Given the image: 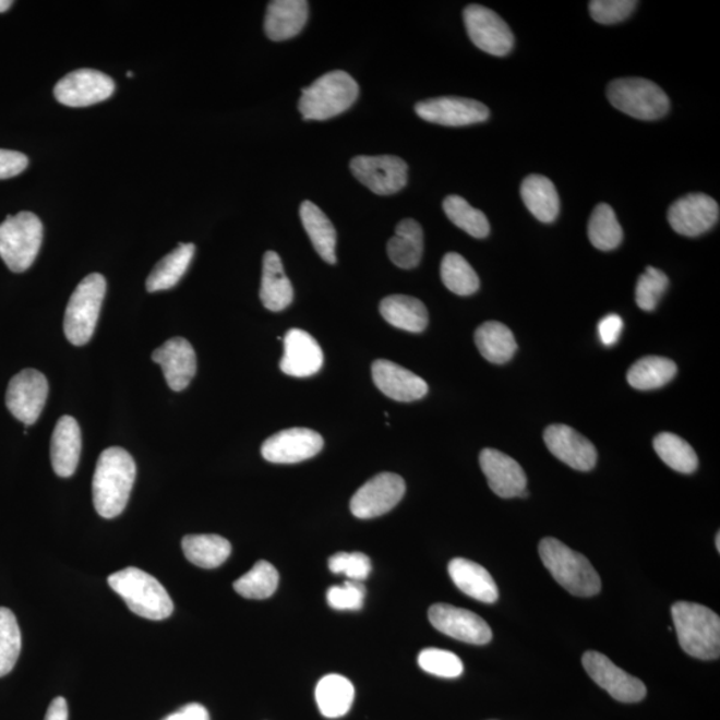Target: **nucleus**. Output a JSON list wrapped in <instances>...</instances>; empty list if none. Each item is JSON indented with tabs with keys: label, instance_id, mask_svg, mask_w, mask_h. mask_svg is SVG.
<instances>
[{
	"label": "nucleus",
	"instance_id": "f257e3e1",
	"mask_svg": "<svg viewBox=\"0 0 720 720\" xmlns=\"http://www.w3.org/2000/svg\"><path fill=\"white\" fill-rule=\"evenodd\" d=\"M135 477V461L125 449L110 447L100 454L93 479V500L101 518H117L124 512Z\"/></svg>",
	"mask_w": 720,
	"mask_h": 720
},
{
	"label": "nucleus",
	"instance_id": "f03ea898",
	"mask_svg": "<svg viewBox=\"0 0 720 720\" xmlns=\"http://www.w3.org/2000/svg\"><path fill=\"white\" fill-rule=\"evenodd\" d=\"M539 556L557 584L575 597L590 598L602 588L597 569L585 555L579 554L561 540L544 538L539 543Z\"/></svg>",
	"mask_w": 720,
	"mask_h": 720
},
{
	"label": "nucleus",
	"instance_id": "7ed1b4c3",
	"mask_svg": "<svg viewBox=\"0 0 720 720\" xmlns=\"http://www.w3.org/2000/svg\"><path fill=\"white\" fill-rule=\"evenodd\" d=\"M671 615L684 652L700 660L719 658L720 620L716 612L698 603L677 602Z\"/></svg>",
	"mask_w": 720,
	"mask_h": 720
},
{
	"label": "nucleus",
	"instance_id": "20e7f679",
	"mask_svg": "<svg viewBox=\"0 0 720 720\" xmlns=\"http://www.w3.org/2000/svg\"><path fill=\"white\" fill-rule=\"evenodd\" d=\"M108 585L137 616L149 621H164L172 614L173 603L153 575L136 567L120 569L108 576Z\"/></svg>",
	"mask_w": 720,
	"mask_h": 720
},
{
	"label": "nucleus",
	"instance_id": "39448f33",
	"mask_svg": "<svg viewBox=\"0 0 720 720\" xmlns=\"http://www.w3.org/2000/svg\"><path fill=\"white\" fill-rule=\"evenodd\" d=\"M358 96L357 81L347 72L336 70L303 88L298 108L304 120H327L347 111Z\"/></svg>",
	"mask_w": 720,
	"mask_h": 720
},
{
	"label": "nucleus",
	"instance_id": "423d86ee",
	"mask_svg": "<svg viewBox=\"0 0 720 720\" xmlns=\"http://www.w3.org/2000/svg\"><path fill=\"white\" fill-rule=\"evenodd\" d=\"M106 290L105 276L94 273L72 292L64 314V334L70 344L84 346L93 338Z\"/></svg>",
	"mask_w": 720,
	"mask_h": 720
},
{
	"label": "nucleus",
	"instance_id": "0eeeda50",
	"mask_svg": "<svg viewBox=\"0 0 720 720\" xmlns=\"http://www.w3.org/2000/svg\"><path fill=\"white\" fill-rule=\"evenodd\" d=\"M44 240V225L33 213L22 212L0 225V257L12 273L33 266Z\"/></svg>",
	"mask_w": 720,
	"mask_h": 720
},
{
	"label": "nucleus",
	"instance_id": "6e6552de",
	"mask_svg": "<svg viewBox=\"0 0 720 720\" xmlns=\"http://www.w3.org/2000/svg\"><path fill=\"white\" fill-rule=\"evenodd\" d=\"M610 104L627 116L657 120L670 110V99L658 84L644 77H623L608 88Z\"/></svg>",
	"mask_w": 720,
	"mask_h": 720
},
{
	"label": "nucleus",
	"instance_id": "1a4fd4ad",
	"mask_svg": "<svg viewBox=\"0 0 720 720\" xmlns=\"http://www.w3.org/2000/svg\"><path fill=\"white\" fill-rule=\"evenodd\" d=\"M353 177L376 195H393L407 184L408 166L394 155H359L350 164Z\"/></svg>",
	"mask_w": 720,
	"mask_h": 720
},
{
	"label": "nucleus",
	"instance_id": "9d476101",
	"mask_svg": "<svg viewBox=\"0 0 720 720\" xmlns=\"http://www.w3.org/2000/svg\"><path fill=\"white\" fill-rule=\"evenodd\" d=\"M464 20L468 36L480 50L494 57L507 56L513 50V32L496 12L471 4L465 9Z\"/></svg>",
	"mask_w": 720,
	"mask_h": 720
},
{
	"label": "nucleus",
	"instance_id": "9b49d317",
	"mask_svg": "<svg viewBox=\"0 0 720 720\" xmlns=\"http://www.w3.org/2000/svg\"><path fill=\"white\" fill-rule=\"evenodd\" d=\"M404 478L393 472H383L365 482L350 502L353 516L359 519H372L392 512L405 496Z\"/></svg>",
	"mask_w": 720,
	"mask_h": 720
},
{
	"label": "nucleus",
	"instance_id": "f8f14e48",
	"mask_svg": "<svg viewBox=\"0 0 720 720\" xmlns=\"http://www.w3.org/2000/svg\"><path fill=\"white\" fill-rule=\"evenodd\" d=\"M581 663L591 680L622 704H636L646 698L645 683L617 668L598 651H587Z\"/></svg>",
	"mask_w": 720,
	"mask_h": 720
},
{
	"label": "nucleus",
	"instance_id": "ddd939ff",
	"mask_svg": "<svg viewBox=\"0 0 720 720\" xmlns=\"http://www.w3.org/2000/svg\"><path fill=\"white\" fill-rule=\"evenodd\" d=\"M116 83L98 70L81 69L62 77L53 88L59 104L69 107H87L111 98Z\"/></svg>",
	"mask_w": 720,
	"mask_h": 720
},
{
	"label": "nucleus",
	"instance_id": "4468645a",
	"mask_svg": "<svg viewBox=\"0 0 720 720\" xmlns=\"http://www.w3.org/2000/svg\"><path fill=\"white\" fill-rule=\"evenodd\" d=\"M48 382L38 370L26 369L10 381L5 406L12 416L26 425L39 419L46 406Z\"/></svg>",
	"mask_w": 720,
	"mask_h": 720
},
{
	"label": "nucleus",
	"instance_id": "2eb2a0df",
	"mask_svg": "<svg viewBox=\"0 0 720 720\" xmlns=\"http://www.w3.org/2000/svg\"><path fill=\"white\" fill-rule=\"evenodd\" d=\"M429 620L437 632L466 644L488 645L492 639L491 628L483 617L452 604L431 605Z\"/></svg>",
	"mask_w": 720,
	"mask_h": 720
},
{
	"label": "nucleus",
	"instance_id": "dca6fc26",
	"mask_svg": "<svg viewBox=\"0 0 720 720\" xmlns=\"http://www.w3.org/2000/svg\"><path fill=\"white\" fill-rule=\"evenodd\" d=\"M416 112L425 122L447 125V128L482 123L490 117L489 108L483 104L459 96H443V98L419 101Z\"/></svg>",
	"mask_w": 720,
	"mask_h": 720
},
{
	"label": "nucleus",
	"instance_id": "f3484780",
	"mask_svg": "<svg viewBox=\"0 0 720 720\" xmlns=\"http://www.w3.org/2000/svg\"><path fill=\"white\" fill-rule=\"evenodd\" d=\"M323 444V437L314 430L288 429L276 432L262 444V456L272 464H299L320 454Z\"/></svg>",
	"mask_w": 720,
	"mask_h": 720
},
{
	"label": "nucleus",
	"instance_id": "a211bd4d",
	"mask_svg": "<svg viewBox=\"0 0 720 720\" xmlns=\"http://www.w3.org/2000/svg\"><path fill=\"white\" fill-rule=\"evenodd\" d=\"M719 214V204L713 197L689 194L672 204L669 224L683 237H699L718 224Z\"/></svg>",
	"mask_w": 720,
	"mask_h": 720
},
{
	"label": "nucleus",
	"instance_id": "6ab92c4d",
	"mask_svg": "<svg viewBox=\"0 0 720 720\" xmlns=\"http://www.w3.org/2000/svg\"><path fill=\"white\" fill-rule=\"evenodd\" d=\"M545 446L555 458L578 471H590L597 465L596 446L566 424H551L543 434Z\"/></svg>",
	"mask_w": 720,
	"mask_h": 720
},
{
	"label": "nucleus",
	"instance_id": "aec40b11",
	"mask_svg": "<svg viewBox=\"0 0 720 720\" xmlns=\"http://www.w3.org/2000/svg\"><path fill=\"white\" fill-rule=\"evenodd\" d=\"M480 468L488 479L490 489L497 496H521L526 491L527 478L518 461L494 448H484L479 455Z\"/></svg>",
	"mask_w": 720,
	"mask_h": 720
},
{
	"label": "nucleus",
	"instance_id": "412c9836",
	"mask_svg": "<svg viewBox=\"0 0 720 720\" xmlns=\"http://www.w3.org/2000/svg\"><path fill=\"white\" fill-rule=\"evenodd\" d=\"M153 360L164 371L168 387L173 392H183L196 374V356L189 340L171 338L156 348Z\"/></svg>",
	"mask_w": 720,
	"mask_h": 720
},
{
	"label": "nucleus",
	"instance_id": "4be33fe9",
	"mask_svg": "<svg viewBox=\"0 0 720 720\" xmlns=\"http://www.w3.org/2000/svg\"><path fill=\"white\" fill-rule=\"evenodd\" d=\"M371 371L375 386L396 401L419 400L429 393L428 383L422 377L389 360H375Z\"/></svg>",
	"mask_w": 720,
	"mask_h": 720
},
{
	"label": "nucleus",
	"instance_id": "5701e85b",
	"mask_svg": "<svg viewBox=\"0 0 720 720\" xmlns=\"http://www.w3.org/2000/svg\"><path fill=\"white\" fill-rule=\"evenodd\" d=\"M279 365L288 376L314 375L323 365L322 348L309 333L292 328L285 336V356Z\"/></svg>",
	"mask_w": 720,
	"mask_h": 720
},
{
	"label": "nucleus",
	"instance_id": "b1692460",
	"mask_svg": "<svg viewBox=\"0 0 720 720\" xmlns=\"http://www.w3.org/2000/svg\"><path fill=\"white\" fill-rule=\"evenodd\" d=\"M82 452V434L80 424L72 417L64 416L58 420L51 437V464L53 471L60 478L74 476L80 464Z\"/></svg>",
	"mask_w": 720,
	"mask_h": 720
},
{
	"label": "nucleus",
	"instance_id": "393cba45",
	"mask_svg": "<svg viewBox=\"0 0 720 720\" xmlns=\"http://www.w3.org/2000/svg\"><path fill=\"white\" fill-rule=\"evenodd\" d=\"M309 20V3L304 0H274L268 3L264 32L269 39L281 41L302 32Z\"/></svg>",
	"mask_w": 720,
	"mask_h": 720
},
{
	"label": "nucleus",
	"instance_id": "a878e982",
	"mask_svg": "<svg viewBox=\"0 0 720 720\" xmlns=\"http://www.w3.org/2000/svg\"><path fill=\"white\" fill-rule=\"evenodd\" d=\"M448 574L454 585L467 597L488 604L495 603L500 598L495 580L488 569L476 562L455 557L448 563Z\"/></svg>",
	"mask_w": 720,
	"mask_h": 720
},
{
	"label": "nucleus",
	"instance_id": "bb28decb",
	"mask_svg": "<svg viewBox=\"0 0 720 720\" xmlns=\"http://www.w3.org/2000/svg\"><path fill=\"white\" fill-rule=\"evenodd\" d=\"M261 300L264 308L274 312L287 309L293 300L291 281L275 251H267L263 256Z\"/></svg>",
	"mask_w": 720,
	"mask_h": 720
},
{
	"label": "nucleus",
	"instance_id": "cd10ccee",
	"mask_svg": "<svg viewBox=\"0 0 720 720\" xmlns=\"http://www.w3.org/2000/svg\"><path fill=\"white\" fill-rule=\"evenodd\" d=\"M424 237L422 226L413 219H404L395 228V236L388 240L387 254L399 268H416L422 261Z\"/></svg>",
	"mask_w": 720,
	"mask_h": 720
},
{
	"label": "nucleus",
	"instance_id": "c85d7f7f",
	"mask_svg": "<svg viewBox=\"0 0 720 720\" xmlns=\"http://www.w3.org/2000/svg\"><path fill=\"white\" fill-rule=\"evenodd\" d=\"M380 310L392 326L408 333H422L429 324V311L417 298L389 296L382 300Z\"/></svg>",
	"mask_w": 720,
	"mask_h": 720
},
{
	"label": "nucleus",
	"instance_id": "c756f323",
	"mask_svg": "<svg viewBox=\"0 0 720 720\" xmlns=\"http://www.w3.org/2000/svg\"><path fill=\"white\" fill-rule=\"evenodd\" d=\"M521 200L528 212L544 224H551L560 214V195L554 183L543 176H528L520 188Z\"/></svg>",
	"mask_w": 720,
	"mask_h": 720
},
{
	"label": "nucleus",
	"instance_id": "7c9ffc66",
	"mask_svg": "<svg viewBox=\"0 0 720 720\" xmlns=\"http://www.w3.org/2000/svg\"><path fill=\"white\" fill-rule=\"evenodd\" d=\"M305 232L312 245L322 260L329 264L336 263V230L332 220L316 204L304 201L299 209Z\"/></svg>",
	"mask_w": 720,
	"mask_h": 720
},
{
	"label": "nucleus",
	"instance_id": "2f4dec72",
	"mask_svg": "<svg viewBox=\"0 0 720 720\" xmlns=\"http://www.w3.org/2000/svg\"><path fill=\"white\" fill-rule=\"evenodd\" d=\"M356 689L347 677L329 674L317 683L315 698L323 717L336 719L345 717L352 706Z\"/></svg>",
	"mask_w": 720,
	"mask_h": 720
},
{
	"label": "nucleus",
	"instance_id": "473e14b6",
	"mask_svg": "<svg viewBox=\"0 0 720 720\" xmlns=\"http://www.w3.org/2000/svg\"><path fill=\"white\" fill-rule=\"evenodd\" d=\"M195 254V245L182 243L160 260L148 275L146 288L148 292L170 290L179 284L182 276L188 272L192 257Z\"/></svg>",
	"mask_w": 720,
	"mask_h": 720
},
{
	"label": "nucleus",
	"instance_id": "72a5a7b5",
	"mask_svg": "<svg viewBox=\"0 0 720 720\" xmlns=\"http://www.w3.org/2000/svg\"><path fill=\"white\" fill-rule=\"evenodd\" d=\"M476 345L482 357L494 364L507 363L518 348L512 329L500 322H485L479 326Z\"/></svg>",
	"mask_w": 720,
	"mask_h": 720
},
{
	"label": "nucleus",
	"instance_id": "f704fd0d",
	"mask_svg": "<svg viewBox=\"0 0 720 720\" xmlns=\"http://www.w3.org/2000/svg\"><path fill=\"white\" fill-rule=\"evenodd\" d=\"M182 549L188 561L197 567L208 569L221 566L231 555L230 542L214 533L184 537Z\"/></svg>",
	"mask_w": 720,
	"mask_h": 720
},
{
	"label": "nucleus",
	"instance_id": "c9c22d12",
	"mask_svg": "<svg viewBox=\"0 0 720 720\" xmlns=\"http://www.w3.org/2000/svg\"><path fill=\"white\" fill-rule=\"evenodd\" d=\"M676 364L662 357H645L635 362L627 372L629 386L648 392L665 386L676 375Z\"/></svg>",
	"mask_w": 720,
	"mask_h": 720
},
{
	"label": "nucleus",
	"instance_id": "e433bc0d",
	"mask_svg": "<svg viewBox=\"0 0 720 720\" xmlns=\"http://www.w3.org/2000/svg\"><path fill=\"white\" fill-rule=\"evenodd\" d=\"M588 238L593 248L600 251H611L620 248L623 230L614 209L609 204H598L588 221Z\"/></svg>",
	"mask_w": 720,
	"mask_h": 720
},
{
	"label": "nucleus",
	"instance_id": "4c0bfd02",
	"mask_svg": "<svg viewBox=\"0 0 720 720\" xmlns=\"http://www.w3.org/2000/svg\"><path fill=\"white\" fill-rule=\"evenodd\" d=\"M653 448L660 459L672 470L693 473L698 468V456L689 444L671 432H660L653 440Z\"/></svg>",
	"mask_w": 720,
	"mask_h": 720
},
{
	"label": "nucleus",
	"instance_id": "58836bf2",
	"mask_svg": "<svg viewBox=\"0 0 720 720\" xmlns=\"http://www.w3.org/2000/svg\"><path fill=\"white\" fill-rule=\"evenodd\" d=\"M279 585V573L272 563L260 561L233 584L240 597L245 599H267L273 597Z\"/></svg>",
	"mask_w": 720,
	"mask_h": 720
},
{
	"label": "nucleus",
	"instance_id": "ea45409f",
	"mask_svg": "<svg viewBox=\"0 0 720 720\" xmlns=\"http://www.w3.org/2000/svg\"><path fill=\"white\" fill-rule=\"evenodd\" d=\"M443 285L456 296L468 297L479 290L480 281L476 269L456 252L444 255L441 264Z\"/></svg>",
	"mask_w": 720,
	"mask_h": 720
},
{
	"label": "nucleus",
	"instance_id": "a19ab883",
	"mask_svg": "<svg viewBox=\"0 0 720 720\" xmlns=\"http://www.w3.org/2000/svg\"><path fill=\"white\" fill-rule=\"evenodd\" d=\"M444 214L456 227L477 239L489 237L490 224L488 216L473 208L464 197L449 195L443 202Z\"/></svg>",
	"mask_w": 720,
	"mask_h": 720
},
{
	"label": "nucleus",
	"instance_id": "79ce46f5",
	"mask_svg": "<svg viewBox=\"0 0 720 720\" xmlns=\"http://www.w3.org/2000/svg\"><path fill=\"white\" fill-rule=\"evenodd\" d=\"M21 650V628L14 612L0 608V677L10 674L15 668Z\"/></svg>",
	"mask_w": 720,
	"mask_h": 720
},
{
	"label": "nucleus",
	"instance_id": "37998d69",
	"mask_svg": "<svg viewBox=\"0 0 720 720\" xmlns=\"http://www.w3.org/2000/svg\"><path fill=\"white\" fill-rule=\"evenodd\" d=\"M418 664L428 674L448 677V680L464 674V663L460 658L441 648H425L419 653Z\"/></svg>",
	"mask_w": 720,
	"mask_h": 720
},
{
	"label": "nucleus",
	"instance_id": "c03bdc74",
	"mask_svg": "<svg viewBox=\"0 0 720 720\" xmlns=\"http://www.w3.org/2000/svg\"><path fill=\"white\" fill-rule=\"evenodd\" d=\"M669 284L668 275L656 267H647L636 284V304L644 311L656 310L660 298L668 290Z\"/></svg>",
	"mask_w": 720,
	"mask_h": 720
},
{
	"label": "nucleus",
	"instance_id": "a18cd8bd",
	"mask_svg": "<svg viewBox=\"0 0 720 720\" xmlns=\"http://www.w3.org/2000/svg\"><path fill=\"white\" fill-rule=\"evenodd\" d=\"M329 572L345 575L353 581H363L369 578L372 566L370 557L363 552H336L328 561Z\"/></svg>",
	"mask_w": 720,
	"mask_h": 720
},
{
	"label": "nucleus",
	"instance_id": "49530a36",
	"mask_svg": "<svg viewBox=\"0 0 720 720\" xmlns=\"http://www.w3.org/2000/svg\"><path fill=\"white\" fill-rule=\"evenodd\" d=\"M365 587L362 581L348 580L345 585L333 586L327 591V602L334 610L357 611L362 609Z\"/></svg>",
	"mask_w": 720,
	"mask_h": 720
},
{
	"label": "nucleus",
	"instance_id": "de8ad7c7",
	"mask_svg": "<svg viewBox=\"0 0 720 720\" xmlns=\"http://www.w3.org/2000/svg\"><path fill=\"white\" fill-rule=\"evenodd\" d=\"M636 5L634 0H592L590 14L600 24H615L627 20Z\"/></svg>",
	"mask_w": 720,
	"mask_h": 720
},
{
	"label": "nucleus",
	"instance_id": "09e8293b",
	"mask_svg": "<svg viewBox=\"0 0 720 720\" xmlns=\"http://www.w3.org/2000/svg\"><path fill=\"white\" fill-rule=\"evenodd\" d=\"M28 166L27 156L0 148V179H10L20 176Z\"/></svg>",
	"mask_w": 720,
	"mask_h": 720
},
{
	"label": "nucleus",
	"instance_id": "8fccbe9b",
	"mask_svg": "<svg viewBox=\"0 0 720 720\" xmlns=\"http://www.w3.org/2000/svg\"><path fill=\"white\" fill-rule=\"evenodd\" d=\"M623 329V321L620 315L611 314L604 316L598 324V333L600 341L604 346H614L621 338Z\"/></svg>",
	"mask_w": 720,
	"mask_h": 720
},
{
	"label": "nucleus",
	"instance_id": "3c124183",
	"mask_svg": "<svg viewBox=\"0 0 720 720\" xmlns=\"http://www.w3.org/2000/svg\"><path fill=\"white\" fill-rule=\"evenodd\" d=\"M164 720H209L207 708L200 704H190L170 713Z\"/></svg>",
	"mask_w": 720,
	"mask_h": 720
},
{
	"label": "nucleus",
	"instance_id": "603ef678",
	"mask_svg": "<svg viewBox=\"0 0 720 720\" xmlns=\"http://www.w3.org/2000/svg\"><path fill=\"white\" fill-rule=\"evenodd\" d=\"M45 720H69V706L62 696L51 701L46 712Z\"/></svg>",
	"mask_w": 720,
	"mask_h": 720
},
{
	"label": "nucleus",
	"instance_id": "864d4df0",
	"mask_svg": "<svg viewBox=\"0 0 720 720\" xmlns=\"http://www.w3.org/2000/svg\"><path fill=\"white\" fill-rule=\"evenodd\" d=\"M11 5V0H0V14H3V12L10 10Z\"/></svg>",
	"mask_w": 720,
	"mask_h": 720
},
{
	"label": "nucleus",
	"instance_id": "5fc2aeb1",
	"mask_svg": "<svg viewBox=\"0 0 720 720\" xmlns=\"http://www.w3.org/2000/svg\"><path fill=\"white\" fill-rule=\"evenodd\" d=\"M717 549L720 551V533H717Z\"/></svg>",
	"mask_w": 720,
	"mask_h": 720
},
{
	"label": "nucleus",
	"instance_id": "6e6d98bb",
	"mask_svg": "<svg viewBox=\"0 0 720 720\" xmlns=\"http://www.w3.org/2000/svg\"><path fill=\"white\" fill-rule=\"evenodd\" d=\"M128 76L132 77V76H134V74H132V72H128Z\"/></svg>",
	"mask_w": 720,
	"mask_h": 720
}]
</instances>
